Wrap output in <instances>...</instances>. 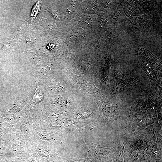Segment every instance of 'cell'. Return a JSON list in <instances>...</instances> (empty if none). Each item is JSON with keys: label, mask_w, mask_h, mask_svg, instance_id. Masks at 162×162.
<instances>
[{"label": "cell", "mask_w": 162, "mask_h": 162, "mask_svg": "<svg viewBox=\"0 0 162 162\" xmlns=\"http://www.w3.org/2000/svg\"><path fill=\"white\" fill-rule=\"evenodd\" d=\"M99 110L98 121L102 122H108L116 125L120 124L122 121L120 112L122 105L119 103L112 104L103 100L96 102Z\"/></svg>", "instance_id": "cell-1"}, {"label": "cell", "mask_w": 162, "mask_h": 162, "mask_svg": "<svg viewBox=\"0 0 162 162\" xmlns=\"http://www.w3.org/2000/svg\"><path fill=\"white\" fill-rule=\"evenodd\" d=\"M88 153V157L93 161H102L112 160V153L110 149L104 148L94 143L86 144L85 146Z\"/></svg>", "instance_id": "cell-2"}, {"label": "cell", "mask_w": 162, "mask_h": 162, "mask_svg": "<svg viewBox=\"0 0 162 162\" xmlns=\"http://www.w3.org/2000/svg\"><path fill=\"white\" fill-rule=\"evenodd\" d=\"M114 74L115 79L124 85L127 88L132 89L138 82L137 80L129 74L124 73L120 70H115Z\"/></svg>", "instance_id": "cell-3"}, {"label": "cell", "mask_w": 162, "mask_h": 162, "mask_svg": "<svg viewBox=\"0 0 162 162\" xmlns=\"http://www.w3.org/2000/svg\"><path fill=\"white\" fill-rule=\"evenodd\" d=\"M126 144L125 141H119L113 149V162H123L124 158V149Z\"/></svg>", "instance_id": "cell-4"}, {"label": "cell", "mask_w": 162, "mask_h": 162, "mask_svg": "<svg viewBox=\"0 0 162 162\" xmlns=\"http://www.w3.org/2000/svg\"><path fill=\"white\" fill-rule=\"evenodd\" d=\"M62 162H93V161L87 157L84 159L71 158L64 160Z\"/></svg>", "instance_id": "cell-5"}]
</instances>
